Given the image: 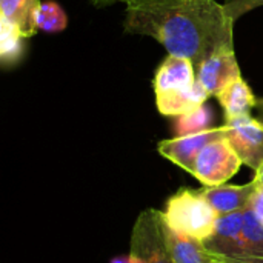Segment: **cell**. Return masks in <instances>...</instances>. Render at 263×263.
<instances>
[{"mask_svg": "<svg viewBox=\"0 0 263 263\" xmlns=\"http://www.w3.org/2000/svg\"><path fill=\"white\" fill-rule=\"evenodd\" d=\"M243 211L219 216L214 231L202 243L216 259L223 262H236L243 230Z\"/></svg>", "mask_w": 263, "mask_h": 263, "instance_id": "cell-9", "label": "cell"}, {"mask_svg": "<svg viewBox=\"0 0 263 263\" xmlns=\"http://www.w3.org/2000/svg\"><path fill=\"white\" fill-rule=\"evenodd\" d=\"M162 228L166 239L170 254L176 263H220L203 247L202 240L182 234L171 228L162 213Z\"/></svg>", "mask_w": 263, "mask_h": 263, "instance_id": "cell-11", "label": "cell"}, {"mask_svg": "<svg viewBox=\"0 0 263 263\" xmlns=\"http://www.w3.org/2000/svg\"><path fill=\"white\" fill-rule=\"evenodd\" d=\"M125 2H128V0H125Z\"/></svg>", "mask_w": 263, "mask_h": 263, "instance_id": "cell-25", "label": "cell"}, {"mask_svg": "<svg viewBox=\"0 0 263 263\" xmlns=\"http://www.w3.org/2000/svg\"><path fill=\"white\" fill-rule=\"evenodd\" d=\"M109 263H131L129 256H119V257H114Z\"/></svg>", "mask_w": 263, "mask_h": 263, "instance_id": "cell-23", "label": "cell"}, {"mask_svg": "<svg viewBox=\"0 0 263 263\" xmlns=\"http://www.w3.org/2000/svg\"><path fill=\"white\" fill-rule=\"evenodd\" d=\"M220 263H228V262H223V260H220Z\"/></svg>", "mask_w": 263, "mask_h": 263, "instance_id": "cell-24", "label": "cell"}, {"mask_svg": "<svg viewBox=\"0 0 263 263\" xmlns=\"http://www.w3.org/2000/svg\"><path fill=\"white\" fill-rule=\"evenodd\" d=\"M131 263H176L162 228V211L148 208L137 217L129 248Z\"/></svg>", "mask_w": 263, "mask_h": 263, "instance_id": "cell-4", "label": "cell"}, {"mask_svg": "<svg viewBox=\"0 0 263 263\" xmlns=\"http://www.w3.org/2000/svg\"><path fill=\"white\" fill-rule=\"evenodd\" d=\"M251 208L253 211L256 213V216L260 219V222L263 223V188H259L256 190L253 199H251Z\"/></svg>", "mask_w": 263, "mask_h": 263, "instance_id": "cell-19", "label": "cell"}, {"mask_svg": "<svg viewBox=\"0 0 263 263\" xmlns=\"http://www.w3.org/2000/svg\"><path fill=\"white\" fill-rule=\"evenodd\" d=\"M234 22L216 0H128L123 29L148 35L168 54L199 66L208 57L234 49Z\"/></svg>", "mask_w": 263, "mask_h": 263, "instance_id": "cell-1", "label": "cell"}, {"mask_svg": "<svg viewBox=\"0 0 263 263\" xmlns=\"http://www.w3.org/2000/svg\"><path fill=\"white\" fill-rule=\"evenodd\" d=\"M225 134L243 165L257 171L263 165V123L253 116L225 119Z\"/></svg>", "mask_w": 263, "mask_h": 263, "instance_id": "cell-6", "label": "cell"}, {"mask_svg": "<svg viewBox=\"0 0 263 263\" xmlns=\"http://www.w3.org/2000/svg\"><path fill=\"white\" fill-rule=\"evenodd\" d=\"M256 183H257V186L259 188H263V165L256 171V176H254V179H253Z\"/></svg>", "mask_w": 263, "mask_h": 263, "instance_id": "cell-22", "label": "cell"}, {"mask_svg": "<svg viewBox=\"0 0 263 263\" xmlns=\"http://www.w3.org/2000/svg\"><path fill=\"white\" fill-rule=\"evenodd\" d=\"M233 263H263V223L251 206L243 213L239 256Z\"/></svg>", "mask_w": 263, "mask_h": 263, "instance_id": "cell-13", "label": "cell"}, {"mask_svg": "<svg viewBox=\"0 0 263 263\" xmlns=\"http://www.w3.org/2000/svg\"><path fill=\"white\" fill-rule=\"evenodd\" d=\"M156 106L160 114L180 117L199 111L210 94L196 76L190 59L168 54L154 76Z\"/></svg>", "mask_w": 263, "mask_h": 263, "instance_id": "cell-2", "label": "cell"}, {"mask_svg": "<svg viewBox=\"0 0 263 263\" xmlns=\"http://www.w3.org/2000/svg\"><path fill=\"white\" fill-rule=\"evenodd\" d=\"M223 8L228 17L236 23L247 12L263 6V0H223Z\"/></svg>", "mask_w": 263, "mask_h": 263, "instance_id": "cell-18", "label": "cell"}, {"mask_svg": "<svg viewBox=\"0 0 263 263\" xmlns=\"http://www.w3.org/2000/svg\"><path fill=\"white\" fill-rule=\"evenodd\" d=\"M40 5V0H0V18L8 22L22 39H29L39 29Z\"/></svg>", "mask_w": 263, "mask_h": 263, "instance_id": "cell-12", "label": "cell"}, {"mask_svg": "<svg viewBox=\"0 0 263 263\" xmlns=\"http://www.w3.org/2000/svg\"><path fill=\"white\" fill-rule=\"evenodd\" d=\"M242 165V159L225 134V137L213 140L199 153L193 176L203 186H219L234 177Z\"/></svg>", "mask_w": 263, "mask_h": 263, "instance_id": "cell-5", "label": "cell"}, {"mask_svg": "<svg viewBox=\"0 0 263 263\" xmlns=\"http://www.w3.org/2000/svg\"><path fill=\"white\" fill-rule=\"evenodd\" d=\"M257 190V183L251 180L247 185H219L203 186L200 193L211 203L219 216L243 211L251 206V199Z\"/></svg>", "mask_w": 263, "mask_h": 263, "instance_id": "cell-10", "label": "cell"}, {"mask_svg": "<svg viewBox=\"0 0 263 263\" xmlns=\"http://www.w3.org/2000/svg\"><path fill=\"white\" fill-rule=\"evenodd\" d=\"M196 76L210 96H219L228 85L242 77L236 51L225 49L208 57L196 66Z\"/></svg>", "mask_w": 263, "mask_h": 263, "instance_id": "cell-8", "label": "cell"}, {"mask_svg": "<svg viewBox=\"0 0 263 263\" xmlns=\"http://www.w3.org/2000/svg\"><path fill=\"white\" fill-rule=\"evenodd\" d=\"M22 40V35L8 22L0 18V55L3 65H12L20 59L23 52Z\"/></svg>", "mask_w": 263, "mask_h": 263, "instance_id": "cell-16", "label": "cell"}, {"mask_svg": "<svg viewBox=\"0 0 263 263\" xmlns=\"http://www.w3.org/2000/svg\"><path fill=\"white\" fill-rule=\"evenodd\" d=\"M210 119H211V112H210V109H205L203 106L196 112L180 116V120L177 123V134L186 136V134L203 131L208 128L206 125H208Z\"/></svg>", "mask_w": 263, "mask_h": 263, "instance_id": "cell-17", "label": "cell"}, {"mask_svg": "<svg viewBox=\"0 0 263 263\" xmlns=\"http://www.w3.org/2000/svg\"><path fill=\"white\" fill-rule=\"evenodd\" d=\"M162 213L171 228L202 242L213 234L219 217L200 190L188 188H182L171 196Z\"/></svg>", "mask_w": 263, "mask_h": 263, "instance_id": "cell-3", "label": "cell"}, {"mask_svg": "<svg viewBox=\"0 0 263 263\" xmlns=\"http://www.w3.org/2000/svg\"><path fill=\"white\" fill-rule=\"evenodd\" d=\"M119 2L125 3V0H89V3L94 5L96 8H106V6H111V5L119 3Z\"/></svg>", "mask_w": 263, "mask_h": 263, "instance_id": "cell-20", "label": "cell"}, {"mask_svg": "<svg viewBox=\"0 0 263 263\" xmlns=\"http://www.w3.org/2000/svg\"><path fill=\"white\" fill-rule=\"evenodd\" d=\"M216 99L225 111V119L251 116V111H254L257 103V97L253 94L243 77L228 85L219 96H216Z\"/></svg>", "mask_w": 263, "mask_h": 263, "instance_id": "cell-14", "label": "cell"}, {"mask_svg": "<svg viewBox=\"0 0 263 263\" xmlns=\"http://www.w3.org/2000/svg\"><path fill=\"white\" fill-rule=\"evenodd\" d=\"M254 111H256V119H259L263 123V97L257 99V103H256Z\"/></svg>", "mask_w": 263, "mask_h": 263, "instance_id": "cell-21", "label": "cell"}, {"mask_svg": "<svg viewBox=\"0 0 263 263\" xmlns=\"http://www.w3.org/2000/svg\"><path fill=\"white\" fill-rule=\"evenodd\" d=\"M68 17L63 8L54 0H45L40 5L37 15V26L45 32H60L66 28Z\"/></svg>", "mask_w": 263, "mask_h": 263, "instance_id": "cell-15", "label": "cell"}, {"mask_svg": "<svg viewBox=\"0 0 263 263\" xmlns=\"http://www.w3.org/2000/svg\"><path fill=\"white\" fill-rule=\"evenodd\" d=\"M225 137V126L217 128H206L199 133L177 136L174 139L162 140L157 145V151L160 156L168 159L170 162L176 163L182 170L188 171L190 174L194 173V163L199 153L213 140Z\"/></svg>", "mask_w": 263, "mask_h": 263, "instance_id": "cell-7", "label": "cell"}]
</instances>
